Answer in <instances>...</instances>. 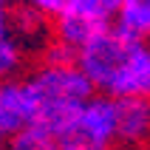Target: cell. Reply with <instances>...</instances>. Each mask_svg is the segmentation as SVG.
Returning <instances> with one entry per match:
<instances>
[{
	"label": "cell",
	"mask_w": 150,
	"mask_h": 150,
	"mask_svg": "<svg viewBox=\"0 0 150 150\" xmlns=\"http://www.w3.org/2000/svg\"><path fill=\"white\" fill-rule=\"evenodd\" d=\"M3 147H6V139H3V136H0V150H3Z\"/></svg>",
	"instance_id": "9c48e42d"
},
{
	"label": "cell",
	"mask_w": 150,
	"mask_h": 150,
	"mask_svg": "<svg viewBox=\"0 0 150 150\" xmlns=\"http://www.w3.org/2000/svg\"><path fill=\"white\" fill-rule=\"evenodd\" d=\"M31 6L51 23V42L76 54L113 28L119 0H37Z\"/></svg>",
	"instance_id": "3957f363"
},
{
	"label": "cell",
	"mask_w": 150,
	"mask_h": 150,
	"mask_svg": "<svg viewBox=\"0 0 150 150\" xmlns=\"http://www.w3.org/2000/svg\"><path fill=\"white\" fill-rule=\"evenodd\" d=\"M74 65L99 96L113 102L150 96V42L130 40L116 28H108L76 51Z\"/></svg>",
	"instance_id": "6da1fadb"
},
{
	"label": "cell",
	"mask_w": 150,
	"mask_h": 150,
	"mask_svg": "<svg viewBox=\"0 0 150 150\" xmlns=\"http://www.w3.org/2000/svg\"><path fill=\"white\" fill-rule=\"evenodd\" d=\"M116 144L133 150L150 147V96H130L113 102Z\"/></svg>",
	"instance_id": "8992f818"
},
{
	"label": "cell",
	"mask_w": 150,
	"mask_h": 150,
	"mask_svg": "<svg viewBox=\"0 0 150 150\" xmlns=\"http://www.w3.org/2000/svg\"><path fill=\"white\" fill-rule=\"evenodd\" d=\"M31 85L34 99H37V116H34V130L54 136L74 110L93 96V88L88 85L76 65H51L42 62L25 76Z\"/></svg>",
	"instance_id": "7a4b0ae2"
},
{
	"label": "cell",
	"mask_w": 150,
	"mask_h": 150,
	"mask_svg": "<svg viewBox=\"0 0 150 150\" xmlns=\"http://www.w3.org/2000/svg\"><path fill=\"white\" fill-rule=\"evenodd\" d=\"M51 139L59 150H113L116 147L113 99L93 93Z\"/></svg>",
	"instance_id": "277c9868"
},
{
	"label": "cell",
	"mask_w": 150,
	"mask_h": 150,
	"mask_svg": "<svg viewBox=\"0 0 150 150\" xmlns=\"http://www.w3.org/2000/svg\"><path fill=\"white\" fill-rule=\"evenodd\" d=\"M113 28L127 34L130 40H150V0H119Z\"/></svg>",
	"instance_id": "52a82bcc"
},
{
	"label": "cell",
	"mask_w": 150,
	"mask_h": 150,
	"mask_svg": "<svg viewBox=\"0 0 150 150\" xmlns=\"http://www.w3.org/2000/svg\"><path fill=\"white\" fill-rule=\"evenodd\" d=\"M34 116H37V99L25 76L0 82V136L11 139L34 127Z\"/></svg>",
	"instance_id": "5b68a950"
},
{
	"label": "cell",
	"mask_w": 150,
	"mask_h": 150,
	"mask_svg": "<svg viewBox=\"0 0 150 150\" xmlns=\"http://www.w3.org/2000/svg\"><path fill=\"white\" fill-rule=\"evenodd\" d=\"M3 150H59V147H57V142H54L48 133L28 127V130H23V133L6 139V147Z\"/></svg>",
	"instance_id": "ba28073f"
}]
</instances>
